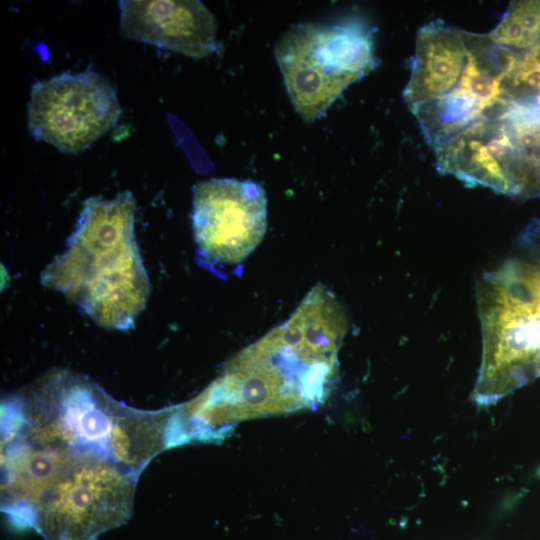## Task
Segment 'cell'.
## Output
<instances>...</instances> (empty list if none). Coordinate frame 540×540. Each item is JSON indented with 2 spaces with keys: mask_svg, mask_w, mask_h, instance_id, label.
<instances>
[{
  "mask_svg": "<svg viewBox=\"0 0 540 540\" xmlns=\"http://www.w3.org/2000/svg\"><path fill=\"white\" fill-rule=\"evenodd\" d=\"M346 330L334 295L315 286L289 320L241 351L187 403L191 421L213 438L214 429L243 419L315 406L335 381Z\"/></svg>",
  "mask_w": 540,
  "mask_h": 540,
  "instance_id": "6da1fadb",
  "label": "cell"
},
{
  "mask_svg": "<svg viewBox=\"0 0 540 540\" xmlns=\"http://www.w3.org/2000/svg\"><path fill=\"white\" fill-rule=\"evenodd\" d=\"M3 409L5 440L102 458L137 477L174 445L176 407L130 408L70 373L50 375Z\"/></svg>",
  "mask_w": 540,
  "mask_h": 540,
  "instance_id": "7a4b0ae2",
  "label": "cell"
},
{
  "mask_svg": "<svg viewBox=\"0 0 540 540\" xmlns=\"http://www.w3.org/2000/svg\"><path fill=\"white\" fill-rule=\"evenodd\" d=\"M135 210L130 191L112 200L88 198L67 250L42 274L46 287L63 293L107 329L130 328L150 294L135 240Z\"/></svg>",
  "mask_w": 540,
  "mask_h": 540,
  "instance_id": "3957f363",
  "label": "cell"
},
{
  "mask_svg": "<svg viewBox=\"0 0 540 540\" xmlns=\"http://www.w3.org/2000/svg\"><path fill=\"white\" fill-rule=\"evenodd\" d=\"M275 56L292 104L307 122L323 115L376 63L372 33L358 20L294 25L276 45Z\"/></svg>",
  "mask_w": 540,
  "mask_h": 540,
  "instance_id": "277c9868",
  "label": "cell"
},
{
  "mask_svg": "<svg viewBox=\"0 0 540 540\" xmlns=\"http://www.w3.org/2000/svg\"><path fill=\"white\" fill-rule=\"evenodd\" d=\"M137 478L108 460L76 457L15 523L44 540H97L130 518Z\"/></svg>",
  "mask_w": 540,
  "mask_h": 540,
  "instance_id": "5b68a950",
  "label": "cell"
},
{
  "mask_svg": "<svg viewBox=\"0 0 540 540\" xmlns=\"http://www.w3.org/2000/svg\"><path fill=\"white\" fill-rule=\"evenodd\" d=\"M483 354L474 398L490 403L539 373L540 299L504 264L477 285Z\"/></svg>",
  "mask_w": 540,
  "mask_h": 540,
  "instance_id": "8992f818",
  "label": "cell"
},
{
  "mask_svg": "<svg viewBox=\"0 0 540 540\" xmlns=\"http://www.w3.org/2000/svg\"><path fill=\"white\" fill-rule=\"evenodd\" d=\"M122 114L117 92L92 70L65 72L33 84L29 133L64 154H79L110 131Z\"/></svg>",
  "mask_w": 540,
  "mask_h": 540,
  "instance_id": "52a82bcc",
  "label": "cell"
},
{
  "mask_svg": "<svg viewBox=\"0 0 540 540\" xmlns=\"http://www.w3.org/2000/svg\"><path fill=\"white\" fill-rule=\"evenodd\" d=\"M195 241L208 259L222 264L245 260L267 230V196L252 180L212 178L193 188Z\"/></svg>",
  "mask_w": 540,
  "mask_h": 540,
  "instance_id": "ba28073f",
  "label": "cell"
},
{
  "mask_svg": "<svg viewBox=\"0 0 540 540\" xmlns=\"http://www.w3.org/2000/svg\"><path fill=\"white\" fill-rule=\"evenodd\" d=\"M466 63L458 85L432 102L437 123L447 131L504 115L509 107L505 83L518 56L495 44L487 34L462 30Z\"/></svg>",
  "mask_w": 540,
  "mask_h": 540,
  "instance_id": "9c48e42d",
  "label": "cell"
},
{
  "mask_svg": "<svg viewBox=\"0 0 540 540\" xmlns=\"http://www.w3.org/2000/svg\"><path fill=\"white\" fill-rule=\"evenodd\" d=\"M434 150L440 173L469 186L520 196L517 152L504 116L478 121Z\"/></svg>",
  "mask_w": 540,
  "mask_h": 540,
  "instance_id": "30bf717a",
  "label": "cell"
},
{
  "mask_svg": "<svg viewBox=\"0 0 540 540\" xmlns=\"http://www.w3.org/2000/svg\"><path fill=\"white\" fill-rule=\"evenodd\" d=\"M120 32L123 37L191 58L214 53L217 23L201 1L121 0Z\"/></svg>",
  "mask_w": 540,
  "mask_h": 540,
  "instance_id": "8fae6325",
  "label": "cell"
},
{
  "mask_svg": "<svg viewBox=\"0 0 540 540\" xmlns=\"http://www.w3.org/2000/svg\"><path fill=\"white\" fill-rule=\"evenodd\" d=\"M466 63L462 30L437 19L416 34L411 74L403 97L409 108L450 93Z\"/></svg>",
  "mask_w": 540,
  "mask_h": 540,
  "instance_id": "7c38bea8",
  "label": "cell"
},
{
  "mask_svg": "<svg viewBox=\"0 0 540 540\" xmlns=\"http://www.w3.org/2000/svg\"><path fill=\"white\" fill-rule=\"evenodd\" d=\"M503 116L516 147L520 196L540 194V111L510 105Z\"/></svg>",
  "mask_w": 540,
  "mask_h": 540,
  "instance_id": "4fadbf2b",
  "label": "cell"
},
{
  "mask_svg": "<svg viewBox=\"0 0 540 540\" xmlns=\"http://www.w3.org/2000/svg\"><path fill=\"white\" fill-rule=\"evenodd\" d=\"M489 38L498 46L522 54L540 42V0L512 1Z\"/></svg>",
  "mask_w": 540,
  "mask_h": 540,
  "instance_id": "5bb4252c",
  "label": "cell"
},
{
  "mask_svg": "<svg viewBox=\"0 0 540 540\" xmlns=\"http://www.w3.org/2000/svg\"><path fill=\"white\" fill-rule=\"evenodd\" d=\"M522 58L529 72V82L537 97V101L532 107L540 111V42L524 52Z\"/></svg>",
  "mask_w": 540,
  "mask_h": 540,
  "instance_id": "9a60e30c",
  "label": "cell"
},
{
  "mask_svg": "<svg viewBox=\"0 0 540 540\" xmlns=\"http://www.w3.org/2000/svg\"><path fill=\"white\" fill-rule=\"evenodd\" d=\"M539 373H540V365H539Z\"/></svg>",
  "mask_w": 540,
  "mask_h": 540,
  "instance_id": "2e32d148",
  "label": "cell"
}]
</instances>
